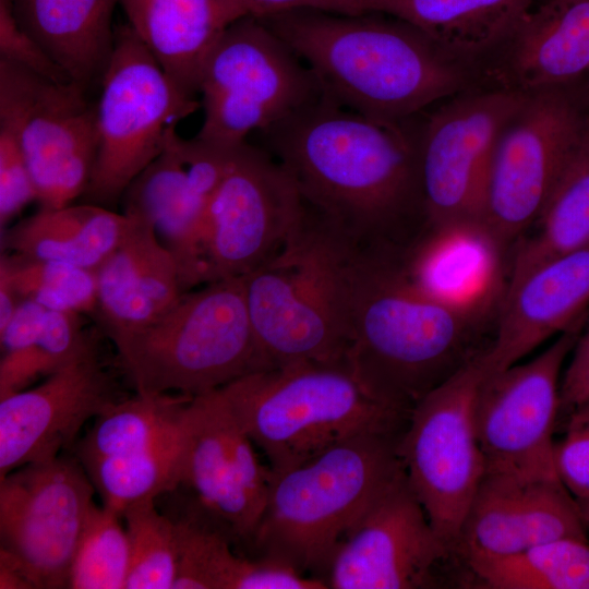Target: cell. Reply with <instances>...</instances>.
Segmentation results:
<instances>
[{
  "mask_svg": "<svg viewBox=\"0 0 589 589\" xmlns=\"http://www.w3.org/2000/svg\"><path fill=\"white\" fill-rule=\"evenodd\" d=\"M199 94L204 119L195 136L226 147L323 95L308 65L254 15L225 31L204 64Z\"/></svg>",
  "mask_w": 589,
  "mask_h": 589,
  "instance_id": "obj_10",
  "label": "cell"
},
{
  "mask_svg": "<svg viewBox=\"0 0 589 589\" xmlns=\"http://www.w3.org/2000/svg\"><path fill=\"white\" fill-rule=\"evenodd\" d=\"M588 385L589 318H586L582 330L573 349V357L561 382V410L568 412Z\"/></svg>",
  "mask_w": 589,
  "mask_h": 589,
  "instance_id": "obj_43",
  "label": "cell"
},
{
  "mask_svg": "<svg viewBox=\"0 0 589 589\" xmlns=\"http://www.w3.org/2000/svg\"><path fill=\"white\" fill-rule=\"evenodd\" d=\"M400 436L360 434L294 468L272 471L252 540L259 556L280 560L324 580L348 529L404 470Z\"/></svg>",
  "mask_w": 589,
  "mask_h": 589,
  "instance_id": "obj_4",
  "label": "cell"
},
{
  "mask_svg": "<svg viewBox=\"0 0 589 589\" xmlns=\"http://www.w3.org/2000/svg\"><path fill=\"white\" fill-rule=\"evenodd\" d=\"M462 561L481 588L589 589V540L564 538L513 554Z\"/></svg>",
  "mask_w": 589,
  "mask_h": 589,
  "instance_id": "obj_33",
  "label": "cell"
},
{
  "mask_svg": "<svg viewBox=\"0 0 589 589\" xmlns=\"http://www.w3.org/2000/svg\"><path fill=\"white\" fill-rule=\"evenodd\" d=\"M122 516L92 504L70 569L71 589H125L130 545Z\"/></svg>",
  "mask_w": 589,
  "mask_h": 589,
  "instance_id": "obj_36",
  "label": "cell"
},
{
  "mask_svg": "<svg viewBox=\"0 0 589 589\" xmlns=\"http://www.w3.org/2000/svg\"><path fill=\"white\" fill-rule=\"evenodd\" d=\"M12 259V275L21 299L47 310L95 314L98 305L97 275L61 262Z\"/></svg>",
  "mask_w": 589,
  "mask_h": 589,
  "instance_id": "obj_37",
  "label": "cell"
},
{
  "mask_svg": "<svg viewBox=\"0 0 589 589\" xmlns=\"http://www.w3.org/2000/svg\"><path fill=\"white\" fill-rule=\"evenodd\" d=\"M252 15L262 17L269 14L293 11L316 10L336 14H362L370 11L366 0H241Z\"/></svg>",
  "mask_w": 589,
  "mask_h": 589,
  "instance_id": "obj_42",
  "label": "cell"
},
{
  "mask_svg": "<svg viewBox=\"0 0 589 589\" xmlns=\"http://www.w3.org/2000/svg\"><path fill=\"white\" fill-rule=\"evenodd\" d=\"M305 212L284 167L263 148L239 145L206 212L203 283L242 277L262 265L286 243Z\"/></svg>",
  "mask_w": 589,
  "mask_h": 589,
  "instance_id": "obj_13",
  "label": "cell"
},
{
  "mask_svg": "<svg viewBox=\"0 0 589 589\" xmlns=\"http://www.w3.org/2000/svg\"><path fill=\"white\" fill-rule=\"evenodd\" d=\"M423 292L496 320L509 277V256L478 219L428 227L402 256Z\"/></svg>",
  "mask_w": 589,
  "mask_h": 589,
  "instance_id": "obj_22",
  "label": "cell"
},
{
  "mask_svg": "<svg viewBox=\"0 0 589 589\" xmlns=\"http://www.w3.org/2000/svg\"><path fill=\"white\" fill-rule=\"evenodd\" d=\"M21 26L87 92L100 83L110 59L119 0H9Z\"/></svg>",
  "mask_w": 589,
  "mask_h": 589,
  "instance_id": "obj_26",
  "label": "cell"
},
{
  "mask_svg": "<svg viewBox=\"0 0 589 589\" xmlns=\"http://www.w3.org/2000/svg\"><path fill=\"white\" fill-rule=\"evenodd\" d=\"M86 93L0 58V121L19 136L40 208L72 204L91 181L99 137Z\"/></svg>",
  "mask_w": 589,
  "mask_h": 589,
  "instance_id": "obj_12",
  "label": "cell"
},
{
  "mask_svg": "<svg viewBox=\"0 0 589 589\" xmlns=\"http://www.w3.org/2000/svg\"><path fill=\"white\" fill-rule=\"evenodd\" d=\"M261 19L308 65L325 97L372 119L404 122L464 83L453 57L397 17L293 10Z\"/></svg>",
  "mask_w": 589,
  "mask_h": 589,
  "instance_id": "obj_3",
  "label": "cell"
},
{
  "mask_svg": "<svg viewBox=\"0 0 589 589\" xmlns=\"http://www.w3.org/2000/svg\"><path fill=\"white\" fill-rule=\"evenodd\" d=\"M589 306V245L551 259L507 287L485 375L518 363L548 338L584 322Z\"/></svg>",
  "mask_w": 589,
  "mask_h": 589,
  "instance_id": "obj_21",
  "label": "cell"
},
{
  "mask_svg": "<svg viewBox=\"0 0 589 589\" xmlns=\"http://www.w3.org/2000/svg\"><path fill=\"white\" fill-rule=\"evenodd\" d=\"M184 418V417H183ZM183 423L155 447L81 461L103 505L122 516L130 506L173 492L180 483Z\"/></svg>",
  "mask_w": 589,
  "mask_h": 589,
  "instance_id": "obj_34",
  "label": "cell"
},
{
  "mask_svg": "<svg viewBox=\"0 0 589 589\" xmlns=\"http://www.w3.org/2000/svg\"><path fill=\"white\" fill-rule=\"evenodd\" d=\"M585 322L560 334L532 360L484 374L474 425L485 472L561 481L553 441L561 410L560 374Z\"/></svg>",
  "mask_w": 589,
  "mask_h": 589,
  "instance_id": "obj_14",
  "label": "cell"
},
{
  "mask_svg": "<svg viewBox=\"0 0 589 589\" xmlns=\"http://www.w3.org/2000/svg\"><path fill=\"white\" fill-rule=\"evenodd\" d=\"M128 25L167 75L199 94L204 64L225 31L252 15L241 0H119Z\"/></svg>",
  "mask_w": 589,
  "mask_h": 589,
  "instance_id": "obj_24",
  "label": "cell"
},
{
  "mask_svg": "<svg viewBox=\"0 0 589 589\" xmlns=\"http://www.w3.org/2000/svg\"><path fill=\"white\" fill-rule=\"evenodd\" d=\"M392 0H366L371 12H380L382 7Z\"/></svg>",
  "mask_w": 589,
  "mask_h": 589,
  "instance_id": "obj_48",
  "label": "cell"
},
{
  "mask_svg": "<svg viewBox=\"0 0 589 589\" xmlns=\"http://www.w3.org/2000/svg\"><path fill=\"white\" fill-rule=\"evenodd\" d=\"M509 39L516 89L573 85L589 72V0H546L532 7Z\"/></svg>",
  "mask_w": 589,
  "mask_h": 589,
  "instance_id": "obj_27",
  "label": "cell"
},
{
  "mask_svg": "<svg viewBox=\"0 0 589 589\" xmlns=\"http://www.w3.org/2000/svg\"><path fill=\"white\" fill-rule=\"evenodd\" d=\"M178 534V568L173 589H289L292 568L278 560L248 558L203 518L188 510L173 518Z\"/></svg>",
  "mask_w": 589,
  "mask_h": 589,
  "instance_id": "obj_29",
  "label": "cell"
},
{
  "mask_svg": "<svg viewBox=\"0 0 589 589\" xmlns=\"http://www.w3.org/2000/svg\"><path fill=\"white\" fill-rule=\"evenodd\" d=\"M94 492L79 458L64 453L0 478V552L33 588H69Z\"/></svg>",
  "mask_w": 589,
  "mask_h": 589,
  "instance_id": "obj_15",
  "label": "cell"
},
{
  "mask_svg": "<svg viewBox=\"0 0 589 589\" xmlns=\"http://www.w3.org/2000/svg\"><path fill=\"white\" fill-rule=\"evenodd\" d=\"M432 527L402 470L364 509L324 575L333 589H426L454 556Z\"/></svg>",
  "mask_w": 589,
  "mask_h": 589,
  "instance_id": "obj_17",
  "label": "cell"
},
{
  "mask_svg": "<svg viewBox=\"0 0 589 589\" xmlns=\"http://www.w3.org/2000/svg\"><path fill=\"white\" fill-rule=\"evenodd\" d=\"M534 0H392L380 12L420 29L450 57L509 39Z\"/></svg>",
  "mask_w": 589,
  "mask_h": 589,
  "instance_id": "obj_30",
  "label": "cell"
},
{
  "mask_svg": "<svg viewBox=\"0 0 589 589\" xmlns=\"http://www.w3.org/2000/svg\"><path fill=\"white\" fill-rule=\"evenodd\" d=\"M567 413V423L589 422V385Z\"/></svg>",
  "mask_w": 589,
  "mask_h": 589,
  "instance_id": "obj_46",
  "label": "cell"
},
{
  "mask_svg": "<svg viewBox=\"0 0 589 589\" xmlns=\"http://www.w3.org/2000/svg\"><path fill=\"white\" fill-rule=\"evenodd\" d=\"M46 308L31 299H23L8 324L0 329L1 354L36 345Z\"/></svg>",
  "mask_w": 589,
  "mask_h": 589,
  "instance_id": "obj_41",
  "label": "cell"
},
{
  "mask_svg": "<svg viewBox=\"0 0 589 589\" xmlns=\"http://www.w3.org/2000/svg\"><path fill=\"white\" fill-rule=\"evenodd\" d=\"M402 256L352 244L341 280L345 365L377 400L410 413L490 348L496 320L423 292Z\"/></svg>",
  "mask_w": 589,
  "mask_h": 589,
  "instance_id": "obj_2",
  "label": "cell"
},
{
  "mask_svg": "<svg viewBox=\"0 0 589 589\" xmlns=\"http://www.w3.org/2000/svg\"><path fill=\"white\" fill-rule=\"evenodd\" d=\"M135 393L192 397L269 366L257 344L241 277L187 291L148 325L111 339Z\"/></svg>",
  "mask_w": 589,
  "mask_h": 589,
  "instance_id": "obj_7",
  "label": "cell"
},
{
  "mask_svg": "<svg viewBox=\"0 0 589 589\" xmlns=\"http://www.w3.org/2000/svg\"><path fill=\"white\" fill-rule=\"evenodd\" d=\"M0 588L29 589L33 588L15 563L3 552H0Z\"/></svg>",
  "mask_w": 589,
  "mask_h": 589,
  "instance_id": "obj_45",
  "label": "cell"
},
{
  "mask_svg": "<svg viewBox=\"0 0 589 589\" xmlns=\"http://www.w3.org/2000/svg\"><path fill=\"white\" fill-rule=\"evenodd\" d=\"M175 131L164 152L127 188L125 214L145 217L173 256L182 291L202 285V243L211 201L190 180Z\"/></svg>",
  "mask_w": 589,
  "mask_h": 589,
  "instance_id": "obj_25",
  "label": "cell"
},
{
  "mask_svg": "<svg viewBox=\"0 0 589 589\" xmlns=\"http://www.w3.org/2000/svg\"><path fill=\"white\" fill-rule=\"evenodd\" d=\"M127 215L131 224L123 239L96 269L95 314L110 339L148 325L184 293L177 263L151 221Z\"/></svg>",
  "mask_w": 589,
  "mask_h": 589,
  "instance_id": "obj_23",
  "label": "cell"
},
{
  "mask_svg": "<svg viewBox=\"0 0 589 589\" xmlns=\"http://www.w3.org/2000/svg\"><path fill=\"white\" fill-rule=\"evenodd\" d=\"M308 208L358 248L405 253L428 229L418 139L322 95L260 132Z\"/></svg>",
  "mask_w": 589,
  "mask_h": 589,
  "instance_id": "obj_1",
  "label": "cell"
},
{
  "mask_svg": "<svg viewBox=\"0 0 589 589\" xmlns=\"http://www.w3.org/2000/svg\"><path fill=\"white\" fill-rule=\"evenodd\" d=\"M586 81H585V86H584V89H582V96H584V99H585V103L589 109V72L587 73V75L585 76Z\"/></svg>",
  "mask_w": 589,
  "mask_h": 589,
  "instance_id": "obj_49",
  "label": "cell"
},
{
  "mask_svg": "<svg viewBox=\"0 0 589 589\" xmlns=\"http://www.w3.org/2000/svg\"><path fill=\"white\" fill-rule=\"evenodd\" d=\"M586 245H589V130L536 223L515 245L508 285L538 265Z\"/></svg>",
  "mask_w": 589,
  "mask_h": 589,
  "instance_id": "obj_31",
  "label": "cell"
},
{
  "mask_svg": "<svg viewBox=\"0 0 589 589\" xmlns=\"http://www.w3.org/2000/svg\"><path fill=\"white\" fill-rule=\"evenodd\" d=\"M526 95L509 88L464 96L425 123L418 159L428 227L480 220L494 145Z\"/></svg>",
  "mask_w": 589,
  "mask_h": 589,
  "instance_id": "obj_18",
  "label": "cell"
},
{
  "mask_svg": "<svg viewBox=\"0 0 589 589\" xmlns=\"http://www.w3.org/2000/svg\"><path fill=\"white\" fill-rule=\"evenodd\" d=\"M192 396L180 393H135L120 398L94 418L74 445L80 461L145 450L165 443L182 429Z\"/></svg>",
  "mask_w": 589,
  "mask_h": 589,
  "instance_id": "obj_32",
  "label": "cell"
},
{
  "mask_svg": "<svg viewBox=\"0 0 589 589\" xmlns=\"http://www.w3.org/2000/svg\"><path fill=\"white\" fill-rule=\"evenodd\" d=\"M116 388L96 346L38 385L0 399V478L75 445L83 425L120 399Z\"/></svg>",
  "mask_w": 589,
  "mask_h": 589,
  "instance_id": "obj_19",
  "label": "cell"
},
{
  "mask_svg": "<svg viewBox=\"0 0 589 589\" xmlns=\"http://www.w3.org/2000/svg\"><path fill=\"white\" fill-rule=\"evenodd\" d=\"M582 522L589 531V497L575 498Z\"/></svg>",
  "mask_w": 589,
  "mask_h": 589,
  "instance_id": "obj_47",
  "label": "cell"
},
{
  "mask_svg": "<svg viewBox=\"0 0 589 589\" xmlns=\"http://www.w3.org/2000/svg\"><path fill=\"white\" fill-rule=\"evenodd\" d=\"M566 428L554 446L556 471L574 498L589 497V422L567 423Z\"/></svg>",
  "mask_w": 589,
  "mask_h": 589,
  "instance_id": "obj_40",
  "label": "cell"
},
{
  "mask_svg": "<svg viewBox=\"0 0 589 589\" xmlns=\"http://www.w3.org/2000/svg\"><path fill=\"white\" fill-rule=\"evenodd\" d=\"M0 58L61 84L73 83L68 74L17 24L9 0H0Z\"/></svg>",
  "mask_w": 589,
  "mask_h": 589,
  "instance_id": "obj_39",
  "label": "cell"
},
{
  "mask_svg": "<svg viewBox=\"0 0 589 589\" xmlns=\"http://www.w3.org/2000/svg\"><path fill=\"white\" fill-rule=\"evenodd\" d=\"M561 481L485 472L466 515L457 556L507 555L564 539L588 540Z\"/></svg>",
  "mask_w": 589,
  "mask_h": 589,
  "instance_id": "obj_20",
  "label": "cell"
},
{
  "mask_svg": "<svg viewBox=\"0 0 589 589\" xmlns=\"http://www.w3.org/2000/svg\"><path fill=\"white\" fill-rule=\"evenodd\" d=\"M96 103L99 146L87 203L107 206L167 146L177 124L201 108L177 85L132 28L115 27L110 59Z\"/></svg>",
  "mask_w": 589,
  "mask_h": 589,
  "instance_id": "obj_8",
  "label": "cell"
},
{
  "mask_svg": "<svg viewBox=\"0 0 589 589\" xmlns=\"http://www.w3.org/2000/svg\"><path fill=\"white\" fill-rule=\"evenodd\" d=\"M22 301L12 275V259L2 253L0 259V329L14 314Z\"/></svg>",
  "mask_w": 589,
  "mask_h": 589,
  "instance_id": "obj_44",
  "label": "cell"
},
{
  "mask_svg": "<svg viewBox=\"0 0 589 589\" xmlns=\"http://www.w3.org/2000/svg\"><path fill=\"white\" fill-rule=\"evenodd\" d=\"M130 545L125 589H173L178 568V534L173 518L158 512L155 501L122 513Z\"/></svg>",
  "mask_w": 589,
  "mask_h": 589,
  "instance_id": "obj_35",
  "label": "cell"
},
{
  "mask_svg": "<svg viewBox=\"0 0 589 589\" xmlns=\"http://www.w3.org/2000/svg\"><path fill=\"white\" fill-rule=\"evenodd\" d=\"M589 130V109L572 85L527 93L491 155L480 220L509 256L539 217Z\"/></svg>",
  "mask_w": 589,
  "mask_h": 589,
  "instance_id": "obj_9",
  "label": "cell"
},
{
  "mask_svg": "<svg viewBox=\"0 0 589 589\" xmlns=\"http://www.w3.org/2000/svg\"><path fill=\"white\" fill-rule=\"evenodd\" d=\"M484 353L412 408L398 443L413 493L455 555L466 515L485 473L474 425Z\"/></svg>",
  "mask_w": 589,
  "mask_h": 589,
  "instance_id": "obj_11",
  "label": "cell"
},
{
  "mask_svg": "<svg viewBox=\"0 0 589 589\" xmlns=\"http://www.w3.org/2000/svg\"><path fill=\"white\" fill-rule=\"evenodd\" d=\"M351 245L306 207L286 243L241 277L253 330L269 369L306 362L345 364L341 280Z\"/></svg>",
  "mask_w": 589,
  "mask_h": 589,
  "instance_id": "obj_6",
  "label": "cell"
},
{
  "mask_svg": "<svg viewBox=\"0 0 589 589\" xmlns=\"http://www.w3.org/2000/svg\"><path fill=\"white\" fill-rule=\"evenodd\" d=\"M255 447L220 389L190 400L178 489L191 493L189 509L231 542L252 544L265 508L272 470Z\"/></svg>",
  "mask_w": 589,
  "mask_h": 589,
  "instance_id": "obj_16",
  "label": "cell"
},
{
  "mask_svg": "<svg viewBox=\"0 0 589 589\" xmlns=\"http://www.w3.org/2000/svg\"><path fill=\"white\" fill-rule=\"evenodd\" d=\"M220 392L274 472L360 434L401 435L410 416L377 400L339 363L257 371Z\"/></svg>",
  "mask_w": 589,
  "mask_h": 589,
  "instance_id": "obj_5",
  "label": "cell"
},
{
  "mask_svg": "<svg viewBox=\"0 0 589 589\" xmlns=\"http://www.w3.org/2000/svg\"><path fill=\"white\" fill-rule=\"evenodd\" d=\"M131 217L85 203L40 208L1 231L2 250L21 257L97 269L123 239Z\"/></svg>",
  "mask_w": 589,
  "mask_h": 589,
  "instance_id": "obj_28",
  "label": "cell"
},
{
  "mask_svg": "<svg viewBox=\"0 0 589 589\" xmlns=\"http://www.w3.org/2000/svg\"><path fill=\"white\" fill-rule=\"evenodd\" d=\"M33 201H37V192L19 136L10 124L0 121L1 230Z\"/></svg>",
  "mask_w": 589,
  "mask_h": 589,
  "instance_id": "obj_38",
  "label": "cell"
}]
</instances>
